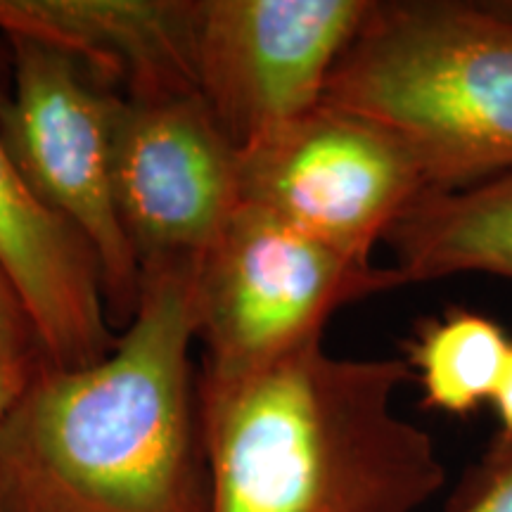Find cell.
Instances as JSON below:
<instances>
[{
  "label": "cell",
  "mask_w": 512,
  "mask_h": 512,
  "mask_svg": "<svg viewBox=\"0 0 512 512\" xmlns=\"http://www.w3.org/2000/svg\"><path fill=\"white\" fill-rule=\"evenodd\" d=\"M197 256L140 266V302L110 354L43 366L0 415L5 512H207Z\"/></svg>",
  "instance_id": "cell-1"
},
{
  "label": "cell",
  "mask_w": 512,
  "mask_h": 512,
  "mask_svg": "<svg viewBox=\"0 0 512 512\" xmlns=\"http://www.w3.org/2000/svg\"><path fill=\"white\" fill-rule=\"evenodd\" d=\"M401 358L313 339L259 373L200 377L207 512H418L446 482L437 444L394 411Z\"/></svg>",
  "instance_id": "cell-2"
},
{
  "label": "cell",
  "mask_w": 512,
  "mask_h": 512,
  "mask_svg": "<svg viewBox=\"0 0 512 512\" xmlns=\"http://www.w3.org/2000/svg\"><path fill=\"white\" fill-rule=\"evenodd\" d=\"M323 102L396 133L430 190L512 174V24L484 0H373Z\"/></svg>",
  "instance_id": "cell-3"
},
{
  "label": "cell",
  "mask_w": 512,
  "mask_h": 512,
  "mask_svg": "<svg viewBox=\"0 0 512 512\" xmlns=\"http://www.w3.org/2000/svg\"><path fill=\"white\" fill-rule=\"evenodd\" d=\"M403 287L394 266L342 254L240 202L214 242L197 256L200 377L211 382L259 373L313 339L361 299Z\"/></svg>",
  "instance_id": "cell-4"
},
{
  "label": "cell",
  "mask_w": 512,
  "mask_h": 512,
  "mask_svg": "<svg viewBox=\"0 0 512 512\" xmlns=\"http://www.w3.org/2000/svg\"><path fill=\"white\" fill-rule=\"evenodd\" d=\"M10 43L15 91L0 107V136L38 200L93 249L107 313L126 328L140 302V264L114 200L117 95L60 50L24 38Z\"/></svg>",
  "instance_id": "cell-5"
},
{
  "label": "cell",
  "mask_w": 512,
  "mask_h": 512,
  "mask_svg": "<svg viewBox=\"0 0 512 512\" xmlns=\"http://www.w3.org/2000/svg\"><path fill=\"white\" fill-rule=\"evenodd\" d=\"M425 192L396 133L325 102L240 150V202L363 261Z\"/></svg>",
  "instance_id": "cell-6"
},
{
  "label": "cell",
  "mask_w": 512,
  "mask_h": 512,
  "mask_svg": "<svg viewBox=\"0 0 512 512\" xmlns=\"http://www.w3.org/2000/svg\"><path fill=\"white\" fill-rule=\"evenodd\" d=\"M373 0H195L197 91L238 150L323 102Z\"/></svg>",
  "instance_id": "cell-7"
},
{
  "label": "cell",
  "mask_w": 512,
  "mask_h": 512,
  "mask_svg": "<svg viewBox=\"0 0 512 512\" xmlns=\"http://www.w3.org/2000/svg\"><path fill=\"white\" fill-rule=\"evenodd\" d=\"M112 178L140 266L200 256L240 207V150L200 93L117 95Z\"/></svg>",
  "instance_id": "cell-8"
},
{
  "label": "cell",
  "mask_w": 512,
  "mask_h": 512,
  "mask_svg": "<svg viewBox=\"0 0 512 512\" xmlns=\"http://www.w3.org/2000/svg\"><path fill=\"white\" fill-rule=\"evenodd\" d=\"M0 266L22 294L48 366L86 368L110 354L112 335L93 249L46 207L0 136Z\"/></svg>",
  "instance_id": "cell-9"
},
{
  "label": "cell",
  "mask_w": 512,
  "mask_h": 512,
  "mask_svg": "<svg viewBox=\"0 0 512 512\" xmlns=\"http://www.w3.org/2000/svg\"><path fill=\"white\" fill-rule=\"evenodd\" d=\"M0 31L74 57L126 95L200 93L195 0H0Z\"/></svg>",
  "instance_id": "cell-10"
},
{
  "label": "cell",
  "mask_w": 512,
  "mask_h": 512,
  "mask_svg": "<svg viewBox=\"0 0 512 512\" xmlns=\"http://www.w3.org/2000/svg\"><path fill=\"white\" fill-rule=\"evenodd\" d=\"M382 242L403 285L463 273L512 280V174L425 192Z\"/></svg>",
  "instance_id": "cell-11"
},
{
  "label": "cell",
  "mask_w": 512,
  "mask_h": 512,
  "mask_svg": "<svg viewBox=\"0 0 512 512\" xmlns=\"http://www.w3.org/2000/svg\"><path fill=\"white\" fill-rule=\"evenodd\" d=\"M510 347L496 320L451 309L420 325L406 344V363L418 375L427 408L467 415L494 399Z\"/></svg>",
  "instance_id": "cell-12"
},
{
  "label": "cell",
  "mask_w": 512,
  "mask_h": 512,
  "mask_svg": "<svg viewBox=\"0 0 512 512\" xmlns=\"http://www.w3.org/2000/svg\"><path fill=\"white\" fill-rule=\"evenodd\" d=\"M446 512H512V437L498 434L484 456L467 467Z\"/></svg>",
  "instance_id": "cell-13"
},
{
  "label": "cell",
  "mask_w": 512,
  "mask_h": 512,
  "mask_svg": "<svg viewBox=\"0 0 512 512\" xmlns=\"http://www.w3.org/2000/svg\"><path fill=\"white\" fill-rule=\"evenodd\" d=\"M0 366L24 373L48 366L46 349L22 294L0 266Z\"/></svg>",
  "instance_id": "cell-14"
},
{
  "label": "cell",
  "mask_w": 512,
  "mask_h": 512,
  "mask_svg": "<svg viewBox=\"0 0 512 512\" xmlns=\"http://www.w3.org/2000/svg\"><path fill=\"white\" fill-rule=\"evenodd\" d=\"M491 401H494L498 420H501V434L512 437V347L508 358H505L501 380H498L496 394Z\"/></svg>",
  "instance_id": "cell-15"
},
{
  "label": "cell",
  "mask_w": 512,
  "mask_h": 512,
  "mask_svg": "<svg viewBox=\"0 0 512 512\" xmlns=\"http://www.w3.org/2000/svg\"><path fill=\"white\" fill-rule=\"evenodd\" d=\"M31 373L24 370H15L8 366H0V415L10 408V403L17 399V394L22 392V387L27 384Z\"/></svg>",
  "instance_id": "cell-16"
},
{
  "label": "cell",
  "mask_w": 512,
  "mask_h": 512,
  "mask_svg": "<svg viewBox=\"0 0 512 512\" xmlns=\"http://www.w3.org/2000/svg\"><path fill=\"white\" fill-rule=\"evenodd\" d=\"M486 8H489L494 15H498L505 22L512 24V0H484Z\"/></svg>",
  "instance_id": "cell-17"
},
{
  "label": "cell",
  "mask_w": 512,
  "mask_h": 512,
  "mask_svg": "<svg viewBox=\"0 0 512 512\" xmlns=\"http://www.w3.org/2000/svg\"><path fill=\"white\" fill-rule=\"evenodd\" d=\"M0 512H5V505H3V501H0Z\"/></svg>",
  "instance_id": "cell-18"
}]
</instances>
